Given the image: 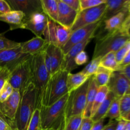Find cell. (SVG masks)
Masks as SVG:
<instances>
[{
    "label": "cell",
    "instance_id": "obj_1",
    "mask_svg": "<svg viewBox=\"0 0 130 130\" xmlns=\"http://www.w3.org/2000/svg\"><path fill=\"white\" fill-rule=\"evenodd\" d=\"M44 50L32 56V82L36 89V108L39 109L50 77L44 63Z\"/></svg>",
    "mask_w": 130,
    "mask_h": 130
},
{
    "label": "cell",
    "instance_id": "obj_2",
    "mask_svg": "<svg viewBox=\"0 0 130 130\" xmlns=\"http://www.w3.org/2000/svg\"><path fill=\"white\" fill-rule=\"evenodd\" d=\"M69 93L49 107H44L41 110V129L60 130L65 123V110Z\"/></svg>",
    "mask_w": 130,
    "mask_h": 130
},
{
    "label": "cell",
    "instance_id": "obj_3",
    "mask_svg": "<svg viewBox=\"0 0 130 130\" xmlns=\"http://www.w3.org/2000/svg\"><path fill=\"white\" fill-rule=\"evenodd\" d=\"M130 39L126 31L121 29L107 32L98 38L92 59L100 58L110 52H116Z\"/></svg>",
    "mask_w": 130,
    "mask_h": 130
},
{
    "label": "cell",
    "instance_id": "obj_4",
    "mask_svg": "<svg viewBox=\"0 0 130 130\" xmlns=\"http://www.w3.org/2000/svg\"><path fill=\"white\" fill-rule=\"evenodd\" d=\"M35 109L36 89L31 82L21 95V100L14 122L15 129L27 130Z\"/></svg>",
    "mask_w": 130,
    "mask_h": 130
},
{
    "label": "cell",
    "instance_id": "obj_5",
    "mask_svg": "<svg viewBox=\"0 0 130 130\" xmlns=\"http://www.w3.org/2000/svg\"><path fill=\"white\" fill-rule=\"evenodd\" d=\"M68 74L69 72L66 70L60 69L50 76L43 98L41 108L53 105L62 96L69 93L67 88Z\"/></svg>",
    "mask_w": 130,
    "mask_h": 130
},
{
    "label": "cell",
    "instance_id": "obj_6",
    "mask_svg": "<svg viewBox=\"0 0 130 130\" xmlns=\"http://www.w3.org/2000/svg\"><path fill=\"white\" fill-rule=\"evenodd\" d=\"M32 56L28 55L18 62L10 70L8 82L14 90L22 93L32 81Z\"/></svg>",
    "mask_w": 130,
    "mask_h": 130
},
{
    "label": "cell",
    "instance_id": "obj_7",
    "mask_svg": "<svg viewBox=\"0 0 130 130\" xmlns=\"http://www.w3.org/2000/svg\"><path fill=\"white\" fill-rule=\"evenodd\" d=\"M90 78L77 90L69 93L65 110V121L72 116H83L86 104Z\"/></svg>",
    "mask_w": 130,
    "mask_h": 130
},
{
    "label": "cell",
    "instance_id": "obj_8",
    "mask_svg": "<svg viewBox=\"0 0 130 130\" xmlns=\"http://www.w3.org/2000/svg\"><path fill=\"white\" fill-rule=\"evenodd\" d=\"M106 6L105 2V3L102 4L99 6L80 11L77 14V18L71 28V31L73 32L83 27L94 24L100 20L102 21Z\"/></svg>",
    "mask_w": 130,
    "mask_h": 130
},
{
    "label": "cell",
    "instance_id": "obj_9",
    "mask_svg": "<svg viewBox=\"0 0 130 130\" xmlns=\"http://www.w3.org/2000/svg\"><path fill=\"white\" fill-rule=\"evenodd\" d=\"M102 21H99L94 24L79 28L73 32H71L67 43L62 48L64 55H66L72 47L78 43L85 41L88 39H93L95 37V31L101 25Z\"/></svg>",
    "mask_w": 130,
    "mask_h": 130
},
{
    "label": "cell",
    "instance_id": "obj_10",
    "mask_svg": "<svg viewBox=\"0 0 130 130\" xmlns=\"http://www.w3.org/2000/svg\"><path fill=\"white\" fill-rule=\"evenodd\" d=\"M20 100V93L18 90L13 89L12 93L9 96L8 99L3 102L0 103V115L2 116L15 129L14 122Z\"/></svg>",
    "mask_w": 130,
    "mask_h": 130
},
{
    "label": "cell",
    "instance_id": "obj_11",
    "mask_svg": "<svg viewBox=\"0 0 130 130\" xmlns=\"http://www.w3.org/2000/svg\"><path fill=\"white\" fill-rule=\"evenodd\" d=\"M48 18L43 12H36L25 15L22 29H28L36 36L44 34L48 25Z\"/></svg>",
    "mask_w": 130,
    "mask_h": 130
},
{
    "label": "cell",
    "instance_id": "obj_12",
    "mask_svg": "<svg viewBox=\"0 0 130 130\" xmlns=\"http://www.w3.org/2000/svg\"><path fill=\"white\" fill-rule=\"evenodd\" d=\"M107 86L116 98L130 94V81L119 71L112 72Z\"/></svg>",
    "mask_w": 130,
    "mask_h": 130
},
{
    "label": "cell",
    "instance_id": "obj_13",
    "mask_svg": "<svg viewBox=\"0 0 130 130\" xmlns=\"http://www.w3.org/2000/svg\"><path fill=\"white\" fill-rule=\"evenodd\" d=\"M78 12L72 10L62 0H58L57 24L71 30L77 18Z\"/></svg>",
    "mask_w": 130,
    "mask_h": 130
},
{
    "label": "cell",
    "instance_id": "obj_14",
    "mask_svg": "<svg viewBox=\"0 0 130 130\" xmlns=\"http://www.w3.org/2000/svg\"><path fill=\"white\" fill-rule=\"evenodd\" d=\"M28 55L22 52L20 46L0 51V67H7L10 70L18 62Z\"/></svg>",
    "mask_w": 130,
    "mask_h": 130
},
{
    "label": "cell",
    "instance_id": "obj_15",
    "mask_svg": "<svg viewBox=\"0 0 130 130\" xmlns=\"http://www.w3.org/2000/svg\"><path fill=\"white\" fill-rule=\"evenodd\" d=\"M7 2L11 10L20 11L25 15L36 12H43L39 0H9Z\"/></svg>",
    "mask_w": 130,
    "mask_h": 130
},
{
    "label": "cell",
    "instance_id": "obj_16",
    "mask_svg": "<svg viewBox=\"0 0 130 130\" xmlns=\"http://www.w3.org/2000/svg\"><path fill=\"white\" fill-rule=\"evenodd\" d=\"M91 39H88L87 40H85V41L78 43L72 47L70 50L64 55V60H63V64H62L61 69H64L67 71L69 73H71V71L77 68V66L75 63V58L80 52L84 51L85 48H86L88 44L91 41Z\"/></svg>",
    "mask_w": 130,
    "mask_h": 130
},
{
    "label": "cell",
    "instance_id": "obj_17",
    "mask_svg": "<svg viewBox=\"0 0 130 130\" xmlns=\"http://www.w3.org/2000/svg\"><path fill=\"white\" fill-rule=\"evenodd\" d=\"M45 51L49 55L51 62V76L55 74L62 68L64 60V53L59 47L49 43Z\"/></svg>",
    "mask_w": 130,
    "mask_h": 130
},
{
    "label": "cell",
    "instance_id": "obj_18",
    "mask_svg": "<svg viewBox=\"0 0 130 130\" xmlns=\"http://www.w3.org/2000/svg\"><path fill=\"white\" fill-rule=\"evenodd\" d=\"M49 43L41 37L36 36L24 43H20L21 51L24 54L34 55L44 50Z\"/></svg>",
    "mask_w": 130,
    "mask_h": 130
},
{
    "label": "cell",
    "instance_id": "obj_19",
    "mask_svg": "<svg viewBox=\"0 0 130 130\" xmlns=\"http://www.w3.org/2000/svg\"><path fill=\"white\" fill-rule=\"evenodd\" d=\"M129 0H106V9L102 21L104 22L120 12L128 13Z\"/></svg>",
    "mask_w": 130,
    "mask_h": 130
},
{
    "label": "cell",
    "instance_id": "obj_20",
    "mask_svg": "<svg viewBox=\"0 0 130 130\" xmlns=\"http://www.w3.org/2000/svg\"><path fill=\"white\" fill-rule=\"evenodd\" d=\"M25 15L20 11L11 10L7 13L0 15V21L8 23L10 25V30L22 29Z\"/></svg>",
    "mask_w": 130,
    "mask_h": 130
},
{
    "label": "cell",
    "instance_id": "obj_21",
    "mask_svg": "<svg viewBox=\"0 0 130 130\" xmlns=\"http://www.w3.org/2000/svg\"><path fill=\"white\" fill-rule=\"evenodd\" d=\"M99 88V87L95 81L94 76H91L90 77V82H89L88 88L86 107H85V111L83 114V118H91L93 104Z\"/></svg>",
    "mask_w": 130,
    "mask_h": 130
},
{
    "label": "cell",
    "instance_id": "obj_22",
    "mask_svg": "<svg viewBox=\"0 0 130 130\" xmlns=\"http://www.w3.org/2000/svg\"><path fill=\"white\" fill-rule=\"evenodd\" d=\"M90 77L84 74L82 72L76 74L69 73L67 79V88L69 93L77 90L82 86Z\"/></svg>",
    "mask_w": 130,
    "mask_h": 130
},
{
    "label": "cell",
    "instance_id": "obj_23",
    "mask_svg": "<svg viewBox=\"0 0 130 130\" xmlns=\"http://www.w3.org/2000/svg\"><path fill=\"white\" fill-rule=\"evenodd\" d=\"M43 12L50 20L57 23L58 0H40Z\"/></svg>",
    "mask_w": 130,
    "mask_h": 130
},
{
    "label": "cell",
    "instance_id": "obj_24",
    "mask_svg": "<svg viewBox=\"0 0 130 130\" xmlns=\"http://www.w3.org/2000/svg\"><path fill=\"white\" fill-rule=\"evenodd\" d=\"M128 13L126 12H120L104 21L105 24V29L107 32H111L121 29L124 19Z\"/></svg>",
    "mask_w": 130,
    "mask_h": 130
},
{
    "label": "cell",
    "instance_id": "obj_25",
    "mask_svg": "<svg viewBox=\"0 0 130 130\" xmlns=\"http://www.w3.org/2000/svg\"><path fill=\"white\" fill-rule=\"evenodd\" d=\"M115 98L116 96H114V94L112 92H110V91H109L105 100L100 105V107L97 109L95 114L91 118V119L93 121L94 123L98 121L101 119H104V117H105V114L107 112L112 102L115 99Z\"/></svg>",
    "mask_w": 130,
    "mask_h": 130
},
{
    "label": "cell",
    "instance_id": "obj_26",
    "mask_svg": "<svg viewBox=\"0 0 130 130\" xmlns=\"http://www.w3.org/2000/svg\"><path fill=\"white\" fill-rule=\"evenodd\" d=\"M71 31L70 29L62 26L60 24H55V46L62 49L67 43Z\"/></svg>",
    "mask_w": 130,
    "mask_h": 130
},
{
    "label": "cell",
    "instance_id": "obj_27",
    "mask_svg": "<svg viewBox=\"0 0 130 130\" xmlns=\"http://www.w3.org/2000/svg\"><path fill=\"white\" fill-rule=\"evenodd\" d=\"M112 72L113 71L104 68L102 66H99L96 73L93 75L98 86L100 87L107 86Z\"/></svg>",
    "mask_w": 130,
    "mask_h": 130
},
{
    "label": "cell",
    "instance_id": "obj_28",
    "mask_svg": "<svg viewBox=\"0 0 130 130\" xmlns=\"http://www.w3.org/2000/svg\"><path fill=\"white\" fill-rule=\"evenodd\" d=\"M116 52H110L102 57L100 60V66L110 70L112 71H118L120 68L116 59Z\"/></svg>",
    "mask_w": 130,
    "mask_h": 130
},
{
    "label": "cell",
    "instance_id": "obj_29",
    "mask_svg": "<svg viewBox=\"0 0 130 130\" xmlns=\"http://www.w3.org/2000/svg\"><path fill=\"white\" fill-rule=\"evenodd\" d=\"M109 92V90L107 86H100L99 88L97 93H96V96H95V100H94L93 104L92 110H91V118L93 116L94 114L96 112L97 109L103 103V102L105 100L108 93Z\"/></svg>",
    "mask_w": 130,
    "mask_h": 130
},
{
    "label": "cell",
    "instance_id": "obj_30",
    "mask_svg": "<svg viewBox=\"0 0 130 130\" xmlns=\"http://www.w3.org/2000/svg\"><path fill=\"white\" fill-rule=\"evenodd\" d=\"M109 118L110 120H117L121 118L120 111V98H115L112 102L104 119Z\"/></svg>",
    "mask_w": 130,
    "mask_h": 130
},
{
    "label": "cell",
    "instance_id": "obj_31",
    "mask_svg": "<svg viewBox=\"0 0 130 130\" xmlns=\"http://www.w3.org/2000/svg\"><path fill=\"white\" fill-rule=\"evenodd\" d=\"M83 116H74L65 121L62 130H79L82 122Z\"/></svg>",
    "mask_w": 130,
    "mask_h": 130
},
{
    "label": "cell",
    "instance_id": "obj_32",
    "mask_svg": "<svg viewBox=\"0 0 130 130\" xmlns=\"http://www.w3.org/2000/svg\"><path fill=\"white\" fill-rule=\"evenodd\" d=\"M41 129V110L36 108L31 117L27 130H39Z\"/></svg>",
    "mask_w": 130,
    "mask_h": 130
},
{
    "label": "cell",
    "instance_id": "obj_33",
    "mask_svg": "<svg viewBox=\"0 0 130 130\" xmlns=\"http://www.w3.org/2000/svg\"><path fill=\"white\" fill-rule=\"evenodd\" d=\"M100 60H101L100 58L92 59L91 62L83 69L81 72L89 77L93 76L96 73L98 68L100 66Z\"/></svg>",
    "mask_w": 130,
    "mask_h": 130
},
{
    "label": "cell",
    "instance_id": "obj_34",
    "mask_svg": "<svg viewBox=\"0 0 130 130\" xmlns=\"http://www.w3.org/2000/svg\"><path fill=\"white\" fill-rule=\"evenodd\" d=\"M20 46V43L13 41L5 38L3 34H0V51L11 49Z\"/></svg>",
    "mask_w": 130,
    "mask_h": 130
},
{
    "label": "cell",
    "instance_id": "obj_35",
    "mask_svg": "<svg viewBox=\"0 0 130 130\" xmlns=\"http://www.w3.org/2000/svg\"><path fill=\"white\" fill-rule=\"evenodd\" d=\"M106 0H80V11L105 3Z\"/></svg>",
    "mask_w": 130,
    "mask_h": 130
},
{
    "label": "cell",
    "instance_id": "obj_36",
    "mask_svg": "<svg viewBox=\"0 0 130 130\" xmlns=\"http://www.w3.org/2000/svg\"><path fill=\"white\" fill-rule=\"evenodd\" d=\"M120 111L121 118L130 111V94L120 98Z\"/></svg>",
    "mask_w": 130,
    "mask_h": 130
},
{
    "label": "cell",
    "instance_id": "obj_37",
    "mask_svg": "<svg viewBox=\"0 0 130 130\" xmlns=\"http://www.w3.org/2000/svg\"><path fill=\"white\" fill-rule=\"evenodd\" d=\"M13 88L11 87L8 82L6 83L4 87L0 91V103H2L7 100L9 96L11 95Z\"/></svg>",
    "mask_w": 130,
    "mask_h": 130
},
{
    "label": "cell",
    "instance_id": "obj_38",
    "mask_svg": "<svg viewBox=\"0 0 130 130\" xmlns=\"http://www.w3.org/2000/svg\"><path fill=\"white\" fill-rule=\"evenodd\" d=\"M10 73V70L7 67H3L0 70V91L8 81Z\"/></svg>",
    "mask_w": 130,
    "mask_h": 130
},
{
    "label": "cell",
    "instance_id": "obj_39",
    "mask_svg": "<svg viewBox=\"0 0 130 130\" xmlns=\"http://www.w3.org/2000/svg\"><path fill=\"white\" fill-rule=\"evenodd\" d=\"M128 51V47L127 46L126 43L125 44V45L123 46L122 48H121L119 50L117 51L115 53L116 55V59L117 62L118 63V64L120 65L121 63L122 62L123 60L124 59V57L126 55L127 52Z\"/></svg>",
    "mask_w": 130,
    "mask_h": 130
},
{
    "label": "cell",
    "instance_id": "obj_40",
    "mask_svg": "<svg viewBox=\"0 0 130 130\" xmlns=\"http://www.w3.org/2000/svg\"><path fill=\"white\" fill-rule=\"evenodd\" d=\"M88 56L85 51H82L81 52H80L74 59L75 63L77 66L85 64L88 62Z\"/></svg>",
    "mask_w": 130,
    "mask_h": 130
},
{
    "label": "cell",
    "instance_id": "obj_41",
    "mask_svg": "<svg viewBox=\"0 0 130 130\" xmlns=\"http://www.w3.org/2000/svg\"><path fill=\"white\" fill-rule=\"evenodd\" d=\"M94 124L93 121L90 118H83L79 130H91Z\"/></svg>",
    "mask_w": 130,
    "mask_h": 130
},
{
    "label": "cell",
    "instance_id": "obj_42",
    "mask_svg": "<svg viewBox=\"0 0 130 130\" xmlns=\"http://www.w3.org/2000/svg\"><path fill=\"white\" fill-rule=\"evenodd\" d=\"M71 8L75 11H80V0H62Z\"/></svg>",
    "mask_w": 130,
    "mask_h": 130
},
{
    "label": "cell",
    "instance_id": "obj_43",
    "mask_svg": "<svg viewBox=\"0 0 130 130\" xmlns=\"http://www.w3.org/2000/svg\"><path fill=\"white\" fill-rule=\"evenodd\" d=\"M11 11V7L8 3L5 0H0V15L7 13Z\"/></svg>",
    "mask_w": 130,
    "mask_h": 130
},
{
    "label": "cell",
    "instance_id": "obj_44",
    "mask_svg": "<svg viewBox=\"0 0 130 130\" xmlns=\"http://www.w3.org/2000/svg\"><path fill=\"white\" fill-rule=\"evenodd\" d=\"M118 121L117 120H110L107 124L104 126L102 130H116Z\"/></svg>",
    "mask_w": 130,
    "mask_h": 130
},
{
    "label": "cell",
    "instance_id": "obj_45",
    "mask_svg": "<svg viewBox=\"0 0 130 130\" xmlns=\"http://www.w3.org/2000/svg\"><path fill=\"white\" fill-rule=\"evenodd\" d=\"M127 123H128V121L124 120L123 118H120L118 120V124H117L116 130H125Z\"/></svg>",
    "mask_w": 130,
    "mask_h": 130
},
{
    "label": "cell",
    "instance_id": "obj_46",
    "mask_svg": "<svg viewBox=\"0 0 130 130\" xmlns=\"http://www.w3.org/2000/svg\"><path fill=\"white\" fill-rule=\"evenodd\" d=\"M118 71H119L121 73H123L130 81V63L125 66L120 67Z\"/></svg>",
    "mask_w": 130,
    "mask_h": 130
},
{
    "label": "cell",
    "instance_id": "obj_47",
    "mask_svg": "<svg viewBox=\"0 0 130 130\" xmlns=\"http://www.w3.org/2000/svg\"><path fill=\"white\" fill-rule=\"evenodd\" d=\"M121 28L125 31H127L130 28V13H128L125 17Z\"/></svg>",
    "mask_w": 130,
    "mask_h": 130
},
{
    "label": "cell",
    "instance_id": "obj_48",
    "mask_svg": "<svg viewBox=\"0 0 130 130\" xmlns=\"http://www.w3.org/2000/svg\"><path fill=\"white\" fill-rule=\"evenodd\" d=\"M105 119H101L98 121L95 122L91 130H102L104 128V122Z\"/></svg>",
    "mask_w": 130,
    "mask_h": 130
},
{
    "label": "cell",
    "instance_id": "obj_49",
    "mask_svg": "<svg viewBox=\"0 0 130 130\" xmlns=\"http://www.w3.org/2000/svg\"><path fill=\"white\" fill-rule=\"evenodd\" d=\"M122 118H123V119H124V120L126 121L130 122V111L129 112L127 113L125 116H124L123 117H122Z\"/></svg>",
    "mask_w": 130,
    "mask_h": 130
},
{
    "label": "cell",
    "instance_id": "obj_50",
    "mask_svg": "<svg viewBox=\"0 0 130 130\" xmlns=\"http://www.w3.org/2000/svg\"><path fill=\"white\" fill-rule=\"evenodd\" d=\"M125 130H130V122H128Z\"/></svg>",
    "mask_w": 130,
    "mask_h": 130
},
{
    "label": "cell",
    "instance_id": "obj_51",
    "mask_svg": "<svg viewBox=\"0 0 130 130\" xmlns=\"http://www.w3.org/2000/svg\"><path fill=\"white\" fill-rule=\"evenodd\" d=\"M126 32H127V33H128V35H129V36L130 37V28H129V29H128V30H127Z\"/></svg>",
    "mask_w": 130,
    "mask_h": 130
},
{
    "label": "cell",
    "instance_id": "obj_52",
    "mask_svg": "<svg viewBox=\"0 0 130 130\" xmlns=\"http://www.w3.org/2000/svg\"><path fill=\"white\" fill-rule=\"evenodd\" d=\"M39 130H58V129H40Z\"/></svg>",
    "mask_w": 130,
    "mask_h": 130
},
{
    "label": "cell",
    "instance_id": "obj_53",
    "mask_svg": "<svg viewBox=\"0 0 130 130\" xmlns=\"http://www.w3.org/2000/svg\"><path fill=\"white\" fill-rule=\"evenodd\" d=\"M128 13H130V0L129 3V6H128Z\"/></svg>",
    "mask_w": 130,
    "mask_h": 130
},
{
    "label": "cell",
    "instance_id": "obj_54",
    "mask_svg": "<svg viewBox=\"0 0 130 130\" xmlns=\"http://www.w3.org/2000/svg\"><path fill=\"white\" fill-rule=\"evenodd\" d=\"M2 68H3V67H0V70H1V69H2Z\"/></svg>",
    "mask_w": 130,
    "mask_h": 130
},
{
    "label": "cell",
    "instance_id": "obj_55",
    "mask_svg": "<svg viewBox=\"0 0 130 130\" xmlns=\"http://www.w3.org/2000/svg\"><path fill=\"white\" fill-rule=\"evenodd\" d=\"M62 129H61V130H62Z\"/></svg>",
    "mask_w": 130,
    "mask_h": 130
},
{
    "label": "cell",
    "instance_id": "obj_56",
    "mask_svg": "<svg viewBox=\"0 0 130 130\" xmlns=\"http://www.w3.org/2000/svg\"></svg>",
    "mask_w": 130,
    "mask_h": 130
}]
</instances>
